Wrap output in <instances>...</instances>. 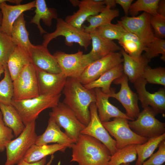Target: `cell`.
I'll list each match as a JSON object with an SVG mask.
<instances>
[{
    "label": "cell",
    "mask_w": 165,
    "mask_h": 165,
    "mask_svg": "<svg viewBox=\"0 0 165 165\" xmlns=\"http://www.w3.org/2000/svg\"><path fill=\"white\" fill-rule=\"evenodd\" d=\"M62 92L64 96L63 102L74 112L80 122L87 126L90 118L89 107L96 101L94 89L86 88L77 79L67 78Z\"/></svg>",
    "instance_id": "6da1fadb"
},
{
    "label": "cell",
    "mask_w": 165,
    "mask_h": 165,
    "mask_svg": "<svg viewBox=\"0 0 165 165\" xmlns=\"http://www.w3.org/2000/svg\"><path fill=\"white\" fill-rule=\"evenodd\" d=\"M116 4L121 6L123 8L125 16H128L129 11L133 0H115Z\"/></svg>",
    "instance_id": "7bdbcfd3"
},
{
    "label": "cell",
    "mask_w": 165,
    "mask_h": 165,
    "mask_svg": "<svg viewBox=\"0 0 165 165\" xmlns=\"http://www.w3.org/2000/svg\"><path fill=\"white\" fill-rule=\"evenodd\" d=\"M26 21L23 13L14 22L11 32V37L14 43L24 49L29 53L33 45L29 38V33L25 25Z\"/></svg>",
    "instance_id": "f1b7e54d"
},
{
    "label": "cell",
    "mask_w": 165,
    "mask_h": 165,
    "mask_svg": "<svg viewBox=\"0 0 165 165\" xmlns=\"http://www.w3.org/2000/svg\"><path fill=\"white\" fill-rule=\"evenodd\" d=\"M143 108L136 119L129 121L132 130L137 134L148 139L165 133V123L155 117L157 115L153 109L149 106Z\"/></svg>",
    "instance_id": "52a82bcc"
},
{
    "label": "cell",
    "mask_w": 165,
    "mask_h": 165,
    "mask_svg": "<svg viewBox=\"0 0 165 165\" xmlns=\"http://www.w3.org/2000/svg\"><path fill=\"white\" fill-rule=\"evenodd\" d=\"M127 77L124 74L119 78L116 79L113 83L120 85L119 91L116 93L115 91L108 95L109 97H113L118 101L126 111V115L131 121L136 119L139 113L138 106V97L136 93L134 92L128 84Z\"/></svg>",
    "instance_id": "8fae6325"
},
{
    "label": "cell",
    "mask_w": 165,
    "mask_h": 165,
    "mask_svg": "<svg viewBox=\"0 0 165 165\" xmlns=\"http://www.w3.org/2000/svg\"><path fill=\"white\" fill-rule=\"evenodd\" d=\"M20 0H5L0 4L2 15L0 32L11 37L13 25L24 12L35 7L36 0L24 4Z\"/></svg>",
    "instance_id": "5bb4252c"
},
{
    "label": "cell",
    "mask_w": 165,
    "mask_h": 165,
    "mask_svg": "<svg viewBox=\"0 0 165 165\" xmlns=\"http://www.w3.org/2000/svg\"><path fill=\"white\" fill-rule=\"evenodd\" d=\"M119 15V12L118 10L112 9L106 6L98 14L88 17L86 20L89 23V25H82V28L86 32L90 34L99 26L111 23L112 20Z\"/></svg>",
    "instance_id": "4dcf8cb0"
},
{
    "label": "cell",
    "mask_w": 165,
    "mask_h": 165,
    "mask_svg": "<svg viewBox=\"0 0 165 165\" xmlns=\"http://www.w3.org/2000/svg\"><path fill=\"white\" fill-rule=\"evenodd\" d=\"M147 82L142 77L138 79L134 83V86L141 105L144 108L149 106L156 115L165 113V89L161 88L153 93L147 90L145 86Z\"/></svg>",
    "instance_id": "9a60e30c"
},
{
    "label": "cell",
    "mask_w": 165,
    "mask_h": 165,
    "mask_svg": "<svg viewBox=\"0 0 165 165\" xmlns=\"http://www.w3.org/2000/svg\"><path fill=\"white\" fill-rule=\"evenodd\" d=\"M104 1L105 6L110 8L114 7L116 6L115 0H104Z\"/></svg>",
    "instance_id": "bcb514c9"
},
{
    "label": "cell",
    "mask_w": 165,
    "mask_h": 165,
    "mask_svg": "<svg viewBox=\"0 0 165 165\" xmlns=\"http://www.w3.org/2000/svg\"><path fill=\"white\" fill-rule=\"evenodd\" d=\"M4 77L0 81V103L9 105L13 98V88L8 66L4 67Z\"/></svg>",
    "instance_id": "e575fe53"
},
{
    "label": "cell",
    "mask_w": 165,
    "mask_h": 165,
    "mask_svg": "<svg viewBox=\"0 0 165 165\" xmlns=\"http://www.w3.org/2000/svg\"><path fill=\"white\" fill-rule=\"evenodd\" d=\"M123 61L120 52L111 53L90 64L77 79L83 85L87 84Z\"/></svg>",
    "instance_id": "7c38bea8"
},
{
    "label": "cell",
    "mask_w": 165,
    "mask_h": 165,
    "mask_svg": "<svg viewBox=\"0 0 165 165\" xmlns=\"http://www.w3.org/2000/svg\"><path fill=\"white\" fill-rule=\"evenodd\" d=\"M35 8V14L30 22L37 25L41 35L46 34L47 32L41 26L40 20H42L46 25L50 27L52 20L58 18L57 10L53 8L48 7L44 0H36Z\"/></svg>",
    "instance_id": "d4e9b609"
},
{
    "label": "cell",
    "mask_w": 165,
    "mask_h": 165,
    "mask_svg": "<svg viewBox=\"0 0 165 165\" xmlns=\"http://www.w3.org/2000/svg\"><path fill=\"white\" fill-rule=\"evenodd\" d=\"M123 74L122 63L106 72L95 81L83 86L88 89L100 88L103 93L109 95L115 91L114 89L111 88L112 83Z\"/></svg>",
    "instance_id": "cb8c5ba5"
},
{
    "label": "cell",
    "mask_w": 165,
    "mask_h": 165,
    "mask_svg": "<svg viewBox=\"0 0 165 165\" xmlns=\"http://www.w3.org/2000/svg\"><path fill=\"white\" fill-rule=\"evenodd\" d=\"M0 110L5 124L12 129L14 135L17 137L25 127L20 115L11 104L6 105L0 103Z\"/></svg>",
    "instance_id": "83f0119b"
},
{
    "label": "cell",
    "mask_w": 165,
    "mask_h": 165,
    "mask_svg": "<svg viewBox=\"0 0 165 165\" xmlns=\"http://www.w3.org/2000/svg\"><path fill=\"white\" fill-rule=\"evenodd\" d=\"M142 77L148 83L165 86V68L158 67L152 68L148 65L145 68Z\"/></svg>",
    "instance_id": "f35d334b"
},
{
    "label": "cell",
    "mask_w": 165,
    "mask_h": 165,
    "mask_svg": "<svg viewBox=\"0 0 165 165\" xmlns=\"http://www.w3.org/2000/svg\"><path fill=\"white\" fill-rule=\"evenodd\" d=\"M29 53L31 63L36 69L54 74L61 72L55 58L43 45H33Z\"/></svg>",
    "instance_id": "ac0fdd59"
},
{
    "label": "cell",
    "mask_w": 165,
    "mask_h": 165,
    "mask_svg": "<svg viewBox=\"0 0 165 165\" xmlns=\"http://www.w3.org/2000/svg\"><path fill=\"white\" fill-rule=\"evenodd\" d=\"M16 46L10 36L0 32V64L4 68L7 66L9 58Z\"/></svg>",
    "instance_id": "d590c367"
},
{
    "label": "cell",
    "mask_w": 165,
    "mask_h": 165,
    "mask_svg": "<svg viewBox=\"0 0 165 165\" xmlns=\"http://www.w3.org/2000/svg\"></svg>",
    "instance_id": "db71d44e"
},
{
    "label": "cell",
    "mask_w": 165,
    "mask_h": 165,
    "mask_svg": "<svg viewBox=\"0 0 165 165\" xmlns=\"http://www.w3.org/2000/svg\"><path fill=\"white\" fill-rule=\"evenodd\" d=\"M79 9L72 15L67 16L65 20L79 28L88 17L97 15L102 11L106 6L104 0H83L80 1Z\"/></svg>",
    "instance_id": "ffe728a7"
},
{
    "label": "cell",
    "mask_w": 165,
    "mask_h": 165,
    "mask_svg": "<svg viewBox=\"0 0 165 165\" xmlns=\"http://www.w3.org/2000/svg\"><path fill=\"white\" fill-rule=\"evenodd\" d=\"M120 52L123 60V73L127 77L128 80L134 83L142 77L145 68L150 61L143 54L139 58H134L126 53L122 48Z\"/></svg>",
    "instance_id": "603a6c76"
},
{
    "label": "cell",
    "mask_w": 165,
    "mask_h": 165,
    "mask_svg": "<svg viewBox=\"0 0 165 165\" xmlns=\"http://www.w3.org/2000/svg\"><path fill=\"white\" fill-rule=\"evenodd\" d=\"M165 140V133L149 138L143 144L137 145L136 149L138 155L135 165H141L145 160L153 154L160 144Z\"/></svg>",
    "instance_id": "1f68e13d"
},
{
    "label": "cell",
    "mask_w": 165,
    "mask_h": 165,
    "mask_svg": "<svg viewBox=\"0 0 165 165\" xmlns=\"http://www.w3.org/2000/svg\"><path fill=\"white\" fill-rule=\"evenodd\" d=\"M5 1V0H0V4L2 2H4Z\"/></svg>",
    "instance_id": "f5cc1de1"
},
{
    "label": "cell",
    "mask_w": 165,
    "mask_h": 165,
    "mask_svg": "<svg viewBox=\"0 0 165 165\" xmlns=\"http://www.w3.org/2000/svg\"><path fill=\"white\" fill-rule=\"evenodd\" d=\"M143 55L148 60L162 54L161 60L165 61V40L155 37L153 40L146 47Z\"/></svg>",
    "instance_id": "74e56055"
},
{
    "label": "cell",
    "mask_w": 165,
    "mask_h": 165,
    "mask_svg": "<svg viewBox=\"0 0 165 165\" xmlns=\"http://www.w3.org/2000/svg\"><path fill=\"white\" fill-rule=\"evenodd\" d=\"M94 90L96 99L95 103L99 117L102 123L108 121L112 118H122L131 120L126 113L110 102L108 95L103 93L100 88H95Z\"/></svg>",
    "instance_id": "7402d4cb"
},
{
    "label": "cell",
    "mask_w": 165,
    "mask_h": 165,
    "mask_svg": "<svg viewBox=\"0 0 165 165\" xmlns=\"http://www.w3.org/2000/svg\"><path fill=\"white\" fill-rule=\"evenodd\" d=\"M46 157L37 162L30 163L25 161L23 159L21 160L17 164V165H44L46 163Z\"/></svg>",
    "instance_id": "ee69618b"
},
{
    "label": "cell",
    "mask_w": 165,
    "mask_h": 165,
    "mask_svg": "<svg viewBox=\"0 0 165 165\" xmlns=\"http://www.w3.org/2000/svg\"><path fill=\"white\" fill-rule=\"evenodd\" d=\"M90 118L89 123L81 131V134L91 136L104 145L110 151L112 155L117 150L115 140L111 137L101 121L95 102L89 107Z\"/></svg>",
    "instance_id": "4fadbf2b"
},
{
    "label": "cell",
    "mask_w": 165,
    "mask_h": 165,
    "mask_svg": "<svg viewBox=\"0 0 165 165\" xmlns=\"http://www.w3.org/2000/svg\"><path fill=\"white\" fill-rule=\"evenodd\" d=\"M76 141L62 132L53 118L50 117L46 130L42 134L37 136L35 144L41 145L53 143L65 145L71 148Z\"/></svg>",
    "instance_id": "44dd1931"
},
{
    "label": "cell",
    "mask_w": 165,
    "mask_h": 165,
    "mask_svg": "<svg viewBox=\"0 0 165 165\" xmlns=\"http://www.w3.org/2000/svg\"><path fill=\"white\" fill-rule=\"evenodd\" d=\"M156 13L165 16V0H160L157 5Z\"/></svg>",
    "instance_id": "f6af8a7d"
},
{
    "label": "cell",
    "mask_w": 165,
    "mask_h": 165,
    "mask_svg": "<svg viewBox=\"0 0 165 165\" xmlns=\"http://www.w3.org/2000/svg\"><path fill=\"white\" fill-rule=\"evenodd\" d=\"M54 157V156L53 154L51 155L50 159L49 161V162L47 163H46L44 165H51L53 160Z\"/></svg>",
    "instance_id": "c3c4849f"
},
{
    "label": "cell",
    "mask_w": 165,
    "mask_h": 165,
    "mask_svg": "<svg viewBox=\"0 0 165 165\" xmlns=\"http://www.w3.org/2000/svg\"><path fill=\"white\" fill-rule=\"evenodd\" d=\"M61 96V94L56 96L39 95L22 100L12 99L11 104L17 110L26 126L35 121L44 110L56 107L60 102Z\"/></svg>",
    "instance_id": "3957f363"
},
{
    "label": "cell",
    "mask_w": 165,
    "mask_h": 165,
    "mask_svg": "<svg viewBox=\"0 0 165 165\" xmlns=\"http://www.w3.org/2000/svg\"><path fill=\"white\" fill-rule=\"evenodd\" d=\"M56 29L53 32L47 33L43 36L42 45L47 47L50 42L59 36L65 37V42L68 46L74 43H78L86 50L91 43L90 34L86 32L82 28H77L66 22L61 18L57 19Z\"/></svg>",
    "instance_id": "277c9868"
},
{
    "label": "cell",
    "mask_w": 165,
    "mask_h": 165,
    "mask_svg": "<svg viewBox=\"0 0 165 165\" xmlns=\"http://www.w3.org/2000/svg\"><path fill=\"white\" fill-rule=\"evenodd\" d=\"M120 165H130V163H123Z\"/></svg>",
    "instance_id": "816d5d0a"
},
{
    "label": "cell",
    "mask_w": 165,
    "mask_h": 165,
    "mask_svg": "<svg viewBox=\"0 0 165 165\" xmlns=\"http://www.w3.org/2000/svg\"><path fill=\"white\" fill-rule=\"evenodd\" d=\"M68 148L67 146L55 143L38 145H32L25 154L23 159L30 163L38 162L49 155H53L57 151L64 152Z\"/></svg>",
    "instance_id": "484cf974"
},
{
    "label": "cell",
    "mask_w": 165,
    "mask_h": 165,
    "mask_svg": "<svg viewBox=\"0 0 165 165\" xmlns=\"http://www.w3.org/2000/svg\"><path fill=\"white\" fill-rule=\"evenodd\" d=\"M69 1L72 5L74 6H78L80 2V1L77 0H71Z\"/></svg>",
    "instance_id": "7dc6e473"
},
{
    "label": "cell",
    "mask_w": 165,
    "mask_h": 165,
    "mask_svg": "<svg viewBox=\"0 0 165 165\" xmlns=\"http://www.w3.org/2000/svg\"><path fill=\"white\" fill-rule=\"evenodd\" d=\"M35 120L25 126L23 132L6 146L7 158L4 165H14L23 159L30 148L35 144L37 137Z\"/></svg>",
    "instance_id": "5b68a950"
},
{
    "label": "cell",
    "mask_w": 165,
    "mask_h": 165,
    "mask_svg": "<svg viewBox=\"0 0 165 165\" xmlns=\"http://www.w3.org/2000/svg\"><path fill=\"white\" fill-rule=\"evenodd\" d=\"M126 31L123 26L117 23L115 24L111 23L99 26L93 32L102 38L113 41L119 40Z\"/></svg>",
    "instance_id": "836d02e7"
},
{
    "label": "cell",
    "mask_w": 165,
    "mask_h": 165,
    "mask_svg": "<svg viewBox=\"0 0 165 165\" xmlns=\"http://www.w3.org/2000/svg\"><path fill=\"white\" fill-rule=\"evenodd\" d=\"M70 162L78 165H107L111 154L101 141L89 135L80 134L72 145Z\"/></svg>",
    "instance_id": "7a4b0ae2"
},
{
    "label": "cell",
    "mask_w": 165,
    "mask_h": 165,
    "mask_svg": "<svg viewBox=\"0 0 165 165\" xmlns=\"http://www.w3.org/2000/svg\"><path fill=\"white\" fill-rule=\"evenodd\" d=\"M2 19V15L1 12L0 13V26L1 25Z\"/></svg>",
    "instance_id": "f907efd6"
},
{
    "label": "cell",
    "mask_w": 165,
    "mask_h": 165,
    "mask_svg": "<svg viewBox=\"0 0 165 165\" xmlns=\"http://www.w3.org/2000/svg\"><path fill=\"white\" fill-rule=\"evenodd\" d=\"M13 133L12 129L5 124L0 111V152L4 151L7 145L13 140L14 136Z\"/></svg>",
    "instance_id": "60d3db41"
},
{
    "label": "cell",
    "mask_w": 165,
    "mask_h": 165,
    "mask_svg": "<svg viewBox=\"0 0 165 165\" xmlns=\"http://www.w3.org/2000/svg\"><path fill=\"white\" fill-rule=\"evenodd\" d=\"M92 48L90 51L83 55V60L86 67L91 63L122 49L113 41L101 37L94 32L90 33Z\"/></svg>",
    "instance_id": "e0dca14e"
},
{
    "label": "cell",
    "mask_w": 165,
    "mask_h": 165,
    "mask_svg": "<svg viewBox=\"0 0 165 165\" xmlns=\"http://www.w3.org/2000/svg\"><path fill=\"white\" fill-rule=\"evenodd\" d=\"M160 0H138L132 4L129 13L132 16H135L139 12L143 11L150 15L156 14Z\"/></svg>",
    "instance_id": "8d00e7d4"
},
{
    "label": "cell",
    "mask_w": 165,
    "mask_h": 165,
    "mask_svg": "<svg viewBox=\"0 0 165 165\" xmlns=\"http://www.w3.org/2000/svg\"><path fill=\"white\" fill-rule=\"evenodd\" d=\"M30 63L31 61L28 52L16 46L7 62L9 71L12 81L25 66Z\"/></svg>",
    "instance_id": "4316f807"
},
{
    "label": "cell",
    "mask_w": 165,
    "mask_h": 165,
    "mask_svg": "<svg viewBox=\"0 0 165 165\" xmlns=\"http://www.w3.org/2000/svg\"><path fill=\"white\" fill-rule=\"evenodd\" d=\"M13 83V99H28L40 95L36 69L31 63L23 69Z\"/></svg>",
    "instance_id": "8992f818"
},
{
    "label": "cell",
    "mask_w": 165,
    "mask_h": 165,
    "mask_svg": "<svg viewBox=\"0 0 165 165\" xmlns=\"http://www.w3.org/2000/svg\"><path fill=\"white\" fill-rule=\"evenodd\" d=\"M150 22L154 29L155 37L164 39L165 38V16L157 14L150 15Z\"/></svg>",
    "instance_id": "ab89813d"
},
{
    "label": "cell",
    "mask_w": 165,
    "mask_h": 165,
    "mask_svg": "<svg viewBox=\"0 0 165 165\" xmlns=\"http://www.w3.org/2000/svg\"><path fill=\"white\" fill-rule=\"evenodd\" d=\"M136 145H130L118 149L111 156L107 165H120L132 162L137 159Z\"/></svg>",
    "instance_id": "d6a6232c"
},
{
    "label": "cell",
    "mask_w": 165,
    "mask_h": 165,
    "mask_svg": "<svg viewBox=\"0 0 165 165\" xmlns=\"http://www.w3.org/2000/svg\"><path fill=\"white\" fill-rule=\"evenodd\" d=\"M83 52L79 50L74 53L68 54L57 51L53 55L61 73L67 78L78 79L86 67L83 60Z\"/></svg>",
    "instance_id": "2e32d148"
},
{
    "label": "cell",
    "mask_w": 165,
    "mask_h": 165,
    "mask_svg": "<svg viewBox=\"0 0 165 165\" xmlns=\"http://www.w3.org/2000/svg\"><path fill=\"white\" fill-rule=\"evenodd\" d=\"M36 69L40 95L61 94L67 79L62 73H51Z\"/></svg>",
    "instance_id": "d6986e66"
},
{
    "label": "cell",
    "mask_w": 165,
    "mask_h": 165,
    "mask_svg": "<svg viewBox=\"0 0 165 165\" xmlns=\"http://www.w3.org/2000/svg\"><path fill=\"white\" fill-rule=\"evenodd\" d=\"M4 72V66L0 64V77L1 75Z\"/></svg>",
    "instance_id": "681fc988"
},
{
    "label": "cell",
    "mask_w": 165,
    "mask_h": 165,
    "mask_svg": "<svg viewBox=\"0 0 165 165\" xmlns=\"http://www.w3.org/2000/svg\"><path fill=\"white\" fill-rule=\"evenodd\" d=\"M49 115L60 127L64 129V132L68 137L76 140L86 127L78 119L71 109L63 102H59L52 108Z\"/></svg>",
    "instance_id": "9c48e42d"
},
{
    "label": "cell",
    "mask_w": 165,
    "mask_h": 165,
    "mask_svg": "<svg viewBox=\"0 0 165 165\" xmlns=\"http://www.w3.org/2000/svg\"><path fill=\"white\" fill-rule=\"evenodd\" d=\"M150 15L144 12L137 16H125L118 20L127 31L138 37L146 46L155 37L150 22Z\"/></svg>",
    "instance_id": "30bf717a"
},
{
    "label": "cell",
    "mask_w": 165,
    "mask_h": 165,
    "mask_svg": "<svg viewBox=\"0 0 165 165\" xmlns=\"http://www.w3.org/2000/svg\"><path fill=\"white\" fill-rule=\"evenodd\" d=\"M128 122L125 118H116L112 121L102 122L108 133L115 138L117 149L129 145L141 144L148 139L133 131Z\"/></svg>",
    "instance_id": "ba28073f"
},
{
    "label": "cell",
    "mask_w": 165,
    "mask_h": 165,
    "mask_svg": "<svg viewBox=\"0 0 165 165\" xmlns=\"http://www.w3.org/2000/svg\"><path fill=\"white\" fill-rule=\"evenodd\" d=\"M158 149L145 161L141 165H161L165 162V140L163 141L158 146Z\"/></svg>",
    "instance_id": "b9f144b4"
},
{
    "label": "cell",
    "mask_w": 165,
    "mask_h": 165,
    "mask_svg": "<svg viewBox=\"0 0 165 165\" xmlns=\"http://www.w3.org/2000/svg\"><path fill=\"white\" fill-rule=\"evenodd\" d=\"M118 42L126 53L136 58L141 57L146 47L136 35L126 30Z\"/></svg>",
    "instance_id": "f546056e"
}]
</instances>
